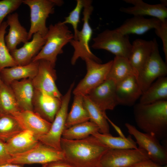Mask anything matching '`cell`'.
Returning <instances> with one entry per match:
<instances>
[{
  "label": "cell",
  "mask_w": 167,
  "mask_h": 167,
  "mask_svg": "<svg viewBox=\"0 0 167 167\" xmlns=\"http://www.w3.org/2000/svg\"><path fill=\"white\" fill-rule=\"evenodd\" d=\"M61 147L64 160L76 167H98L109 149L93 135L77 140L62 138Z\"/></svg>",
  "instance_id": "6da1fadb"
},
{
  "label": "cell",
  "mask_w": 167,
  "mask_h": 167,
  "mask_svg": "<svg viewBox=\"0 0 167 167\" xmlns=\"http://www.w3.org/2000/svg\"><path fill=\"white\" fill-rule=\"evenodd\" d=\"M133 113L137 126L144 133L153 134L159 140L167 138V100L136 104L134 105Z\"/></svg>",
  "instance_id": "7a4b0ae2"
},
{
  "label": "cell",
  "mask_w": 167,
  "mask_h": 167,
  "mask_svg": "<svg viewBox=\"0 0 167 167\" xmlns=\"http://www.w3.org/2000/svg\"><path fill=\"white\" fill-rule=\"evenodd\" d=\"M46 42L32 62L45 60L55 65L58 55L63 52V47L74 39V35L61 22L50 24L45 36Z\"/></svg>",
  "instance_id": "3957f363"
},
{
  "label": "cell",
  "mask_w": 167,
  "mask_h": 167,
  "mask_svg": "<svg viewBox=\"0 0 167 167\" xmlns=\"http://www.w3.org/2000/svg\"><path fill=\"white\" fill-rule=\"evenodd\" d=\"M83 9L82 28L80 31H79L76 39H72L70 42L74 49L71 60V64L75 65L79 58L84 60L87 58H90L101 63L102 61L101 59L91 52L89 45L92 34V29L89 23L90 16L93 10L92 1L84 0Z\"/></svg>",
  "instance_id": "277c9868"
},
{
  "label": "cell",
  "mask_w": 167,
  "mask_h": 167,
  "mask_svg": "<svg viewBox=\"0 0 167 167\" xmlns=\"http://www.w3.org/2000/svg\"><path fill=\"white\" fill-rule=\"evenodd\" d=\"M23 3L28 6L30 9L31 25L28 32L29 40L36 33L45 37L48 30L46 25L47 18L54 13V6H61L63 2L59 0H23Z\"/></svg>",
  "instance_id": "5b68a950"
},
{
  "label": "cell",
  "mask_w": 167,
  "mask_h": 167,
  "mask_svg": "<svg viewBox=\"0 0 167 167\" xmlns=\"http://www.w3.org/2000/svg\"><path fill=\"white\" fill-rule=\"evenodd\" d=\"M93 49H104L115 56L128 58L132 47L128 35H123L116 29H107L93 39Z\"/></svg>",
  "instance_id": "8992f818"
},
{
  "label": "cell",
  "mask_w": 167,
  "mask_h": 167,
  "mask_svg": "<svg viewBox=\"0 0 167 167\" xmlns=\"http://www.w3.org/2000/svg\"><path fill=\"white\" fill-rule=\"evenodd\" d=\"M87 73L74 89V95H88L93 89L100 85L107 78L113 60L102 64L90 58H86Z\"/></svg>",
  "instance_id": "52a82bcc"
},
{
  "label": "cell",
  "mask_w": 167,
  "mask_h": 167,
  "mask_svg": "<svg viewBox=\"0 0 167 167\" xmlns=\"http://www.w3.org/2000/svg\"><path fill=\"white\" fill-rule=\"evenodd\" d=\"M73 83L66 94L61 97V107L56 114L48 132L38 139L42 143L59 150H62L61 141L68 114V105L74 86Z\"/></svg>",
  "instance_id": "ba28073f"
},
{
  "label": "cell",
  "mask_w": 167,
  "mask_h": 167,
  "mask_svg": "<svg viewBox=\"0 0 167 167\" xmlns=\"http://www.w3.org/2000/svg\"><path fill=\"white\" fill-rule=\"evenodd\" d=\"M125 126L129 134L134 137L138 148L144 150L150 160L160 166L167 165V148L161 144L154 135L141 132L129 123H126Z\"/></svg>",
  "instance_id": "9c48e42d"
},
{
  "label": "cell",
  "mask_w": 167,
  "mask_h": 167,
  "mask_svg": "<svg viewBox=\"0 0 167 167\" xmlns=\"http://www.w3.org/2000/svg\"><path fill=\"white\" fill-rule=\"evenodd\" d=\"M152 40L153 46L151 54L137 77L143 93L156 79L166 76L167 74V63L163 61L160 56L156 39L154 38Z\"/></svg>",
  "instance_id": "30bf717a"
},
{
  "label": "cell",
  "mask_w": 167,
  "mask_h": 167,
  "mask_svg": "<svg viewBox=\"0 0 167 167\" xmlns=\"http://www.w3.org/2000/svg\"><path fill=\"white\" fill-rule=\"evenodd\" d=\"M62 160H64V154L62 150H57L39 141L27 151L11 156L9 163L22 165L34 164L43 165Z\"/></svg>",
  "instance_id": "8fae6325"
},
{
  "label": "cell",
  "mask_w": 167,
  "mask_h": 167,
  "mask_svg": "<svg viewBox=\"0 0 167 167\" xmlns=\"http://www.w3.org/2000/svg\"><path fill=\"white\" fill-rule=\"evenodd\" d=\"M149 159L147 153L137 149H109L101 158L98 167H130L140 161Z\"/></svg>",
  "instance_id": "7c38bea8"
},
{
  "label": "cell",
  "mask_w": 167,
  "mask_h": 167,
  "mask_svg": "<svg viewBox=\"0 0 167 167\" xmlns=\"http://www.w3.org/2000/svg\"><path fill=\"white\" fill-rule=\"evenodd\" d=\"M39 61L38 71L32 79L34 89L61 98L62 96L55 83L57 75L54 69L55 66L46 60H40Z\"/></svg>",
  "instance_id": "4fadbf2b"
},
{
  "label": "cell",
  "mask_w": 167,
  "mask_h": 167,
  "mask_svg": "<svg viewBox=\"0 0 167 167\" xmlns=\"http://www.w3.org/2000/svg\"><path fill=\"white\" fill-rule=\"evenodd\" d=\"M61 104V98L54 97L34 89L32 101L33 111L48 122H53Z\"/></svg>",
  "instance_id": "5bb4252c"
},
{
  "label": "cell",
  "mask_w": 167,
  "mask_h": 167,
  "mask_svg": "<svg viewBox=\"0 0 167 167\" xmlns=\"http://www.w3.org/2000/svg\"><path fill=\"white\" fill-rule=\"evenodd\" d=\"M116 83L106 79L87 95L102 111L112 110L118 105L116 93Z\"/></svg>",
  "instance_id": "9a60e30c"
},
{
  "label": "cell",
  "mask_w": 167,
  "mask_h": 167,
  "mask_svg": "<svg viewBox=\"0 0 167 167\" xmlns=\"http://www.w3.org/2000/svg\"><path fill=\"white\" fill-rule=\"evenodd\" d=\"M23 130L32 132L38 139L49 131L51 123L32 111H20L12 115Z\"/></svg>",
  "instance_id": "2e32d148"
},
{
  "label": "cell",
  "mask_w": 167,
  "mask_h": 167,
  "mask_svg": "<svg viewBox=\"0 0 167 167\" xmlns=\"http://www.w3.org/2000/svg\"><path fill=\"white\" fill-rule=\"evenodd\" d=\"M143 92L137 78L131 76L116 84V93L118 105L128 106L134 105Z\"/></svg>",
  "instance_id": "e0dca14e"
},
{
  "label": "cell",
  "mask_w": 167,
  "mask_h": 167,
  "mask_svg": "<svg viewBox=\"0 0 167 167\" xmlns=\"http://www.w3.org/2000/svg\"><path fill=\"white\" fill-rule=\"evenodd\" d=\"M123 1L132 5L133 6L121 7L119 10L122 12L134 16H152L161 21L166 19L167 8L161 3L151 4L142 0H124Z\"/></svg>",
  "instance_id": "ac0fdd59"
},
{
  "label": "cell",
  "mask_w": 167,
  "mask_h": 167,
  "mask_svg": "<svg viewBox=\"0 0 167 167\" xmlns=\"http://www.w3.org/2000/svg\"><path fill=\"white\" fill-rule=\"evenodd\" d=\"M161 23V21L156 18H147L143 16H134L127 19L115 29L124 35L131 34L141 35L151 29H157Z\"/></svg>",
  "instance_id": "d6986e66"
},
{
  "label": "cell",
  "mask_w": 167,
  "mask_h": 167,
  "mask_svg": "<svg viewBox=\"0 0 167 167\" xmlns=\"http://www.w3.org/2000/svg\"><path fill=\"white\" fill-rule=\"evenodd\" d=\"M45 42V37L36 33L33 35L31 41L25 43L22 47L17 48L10 53L17 65H25L32 62Z\"/></svg>",
  "instance_id": "ffe728a7"
},
{
  "label": "cell",
  "mask_w": 167,
  "mask_h": 167,
  "mask_svg": "<svg viewBox=\"0 0 167 167\" xmlns=\"http://www.w3.org/2000/svg\"><path fill=\"white\" fill-rule=\"evenodd\" d=\"M6 22L9 26V32L5 37L6 46L11 53L17 48L18 45L28 41V32L21 24L17 13L9 15Z\"/></svg>",
  "instance_id": "44dd1931"
},
{
  "label": "cell",
  "mask_w": 167,
  "mask_h": 167,
  "mask_svg": "<svg viewBox=\"0 0 167 167\" xmlns=\"http://www.w3.org/2000/svg\"><path fill=\"white\" fill-rule=\"evenodd\" d=\"M21 111H33L32 99L34 88L32 79L16 80L10 85Z\"/></svg>",
  "instance_id": "7402d4cb"
},
{
  "label": "cell",
  "mask_w": 167,
  "mask_h": 167,
  "mask_svg": "<svg viewBox=\"0 0 167 167\" xmlns=\"http://www.w3.org/2000/svg\"><path fill=\"white\" fill-rule=\"evenodd\" d=\"M39 61L32 62L24 65L5 68L0 71L2 80L9 85L12 82L26 79H32L38 71Z\"/></svg>",
  "instance_id": "603a6c76"
},
{
  "label": "cell",
  "mask_w": 167,
  "mask_h": 167,
  "mask_svg": "<svg viewBox=\"0 0 167 167\" xmlns=\"http://www.w3.org/2000/svg\"><path fill=\"white\" fill-rule=\"evenodd\" d=\"M132 45V49L128 59L138 74L151 54L153 41V40L137 39L133 41Z\"/></svg>",
  "instance_id": "cb8c5ba5"
},
{
  "label": "cell",
  "mask_w": 167,
  "mask_h": 167,
  "mask_svg": "<svg viewBox=\"0 0 167 167\" xmlns=\"http://www.w3.org/2000/svg\"><path fill=\"white\" fill-rule=\"evenodd\" d=\"M39 142L32 132L23 130L5 142V145L8 152L12 156L27 151Z\"/></svg>",
  "instance_id": "d4e9b609"
},
{
  "label": "cell",
  "mask_w": 167,
  "mask_h": 167,
  "mask_svg": "<svg viewBox=\"0 0 167 167\" xmlns=\"http://www.w3.org/2000/svg\"><path fill=\"white\" fill-rule=\"evenodd\" d=\"M140 98L139 103L143 104L167 100V77L165 76L158 78Z\"/></svg>",
  "instance_id": "484cf974"
},
{
  "label": "cell",
  "mask_w": 167,
  "mask_h": 167,
  "mask_svg": "<svg viewBox=\"0 0 167 167\" xmlns=\"http://www.w3.org/2000/svg\"><path fill=\"white\" fill-rule=\"evenodd\" d=\"M107 79L113 80L116 84L131 76L137 77L138 73L130 63L128 58L115 56Z\"/></svg>",
  "instance_id": "4316f807"
},
{
  "label": "cell",
  "mask_w": 167,
  "mask_h": 167,
  "mask_svg": "<svg viewBox=\"0 0 167 167\" xmlns=\"http://www.w3.org/2000/svg\"><path fill=\"white\" fill-rule=\"evenodd\" d=\"M98 132H99L98 127L89 121L65 129L63 133L62 138L68 140H80Z\"/></svg>",
  "instance_id": "83f0119b"
},
{
  "label": "cell",
  "mask_w": 167,
  "mask_h": 167,
  "mask_svg": "<svg viewBox=\"0 0 167 167\" xmlns=\"http://www.w3.org/2000/svg\"><path fill=\"white\" fill-rule=\"evenodd\" d=\"M74 96L71 108L67 115L66 129L90 120L88 112L84 105L83 96Z\"/></svg>",
  "instance_id": "f1b7e54d"
},
{
  "label": "cell",
  "mask_w": 167,
  "mask_h": 167,
  "mask_svg": "<svg viewBox=\"0 0 167 167\" xmlns=\"http://www.w3.org/2000/svg\"><path fill=\"white\" fill-rule=\"evenodd\" d=\"M83 101L89 117V121L98 127L100 133L110 134L109 125L105 116V112L102 111L87 95L83 96Z\"/></svg>",
  "instance_id": "f546056e"
},
{
  "label": "cell",
  "mask_w": 167,
  "mask_h": 167,
  "mask_svg": "<svg viewBox=\"0 0 167 167\" xmlns=\"http://www.w3.org/2000/svg\"><path fill=\"white\" fill-rule=\"evenodd\" d=\"M92 135L109 149H125L138 148L136 142L130 135L127 137H114L110 134H104L98 132Z\"/></svg>",
  "instance_id": "4dcf8cb0"
},
{
  "label": "cell",
  "mask_w": 167,
  "mask_h": 167,
  "mask_svg": "<svg viewBox=\"0 0 167 167\" xmlns=\"http://www.w3.org/2000/svg\"><path fill=\"white\" fill-rule=\"evenodd\" d=\"M20 111L10 86L3 83L0 88V114L12 115Z\"/></svg>",
  "instance_id": "1f68e13d"
},
{
  "label": "cell",
  "mask_w": 167,
  "mask_h": 167,
  "mask_svg": "<svg viewBox=\"0 0 167 167\" xmlns=\"http://www.w3.org/2000/svg\"><path fill=\"white\" fill-rule=\"evenodd\" d=\"M23 130L13 115L0 114V140L5 143Z\"/></svg>",
  "instance_id": "d6a6232c"
},
{
  "label": "cell",
  "mask_w": 167,
  "mask_h": 167,
  "mask_svg": "<svg viewBox=\"0 0 167 167\" xmlns=\"http://www.w3.org/2000/svg\"><path fill=\"white\" fill-rule=\"evenodd\" d=\"M6 21L0 26V71L2 69L17 65L9 50L5 40V35L8 26Z\"/></svg>",
  "instance_id": "836d02e7"
},
{
  "label": "cell",
  "mask_w": 167,
  "mask_h": 167,
  "mask_svg": "<svg viewBox=\"0 0 167 167\" xmlns=\"http://www.w3.org/2000/svg\"><path fill=\"white\" fill-rule=\"evenodd\" d=\"M84 5V0H77L75 8L66 17L64 21L61 22L63 24H71L74 31V38L75 40L79 31L78 26L80 22V14Z\"/></svg>",
  "instance_id": "e575fe53"
},
{
  "label": "cell",
  "mask_w": 167,
  "mask_h": 167,
  "mask_svg": "<svg viewBox=\"0 0 167 167\" xmlns=\"http://www.w3.org/2000/svg\"><path fill=\"white\" fill-rule=\"evenodd\" d=\"M23 3V0L0 1V26L4 18L17 10Z\"/></svg>",
  "instance_id": "d590c367"
},
{
  "label": "cell",
  "mask_w": 167,
  "mask_h": 167,
  "mask_svg": "<svg viewBox=\"0 0 167 167\" xmlns=\"http://www.w3.org/2000/svg\"><path fill=\"white\" fill-rule=\"evenodd\" d=\"M156 35L161 39L164 53L165 62L167 63V21L166 19L161 21V25L155 29Z\"/></svg>",
  "instance_id": "8d00e7d4"
},
{
  "label": "cell",
  "mask_w": 167,
  "mask_h": 167,
  "mask_svg": "<svg viewBox=\"0 0 167 167\" xmlns=\"http://www.w3.org/2000/svg\"><path fill=\"white\" fill-rule=\"evenodd\" d=\"M11 157L6 149L5 143L0 140V165L9 164Z\"/></svg>",
  "instance_id": "74e56055"
},
{
  "label": "cell",
  "mask_w": 167,
  "mask_h": 167,
  "mask_svg": "<svg viewBox=\"0 0 167 167\" xmlns=\"http://www.w3.org/2000/svg\"><path fill=\"white\" fill-rule=\"evenodd\" d=\"M41 167H76L65 160L50 162L42 165Z\"/></svg>",
  "instance_id": "f35d334b"
},
{
  "label": "cell",
  "mask_w": 167,
  "mask_h": 167,
  "mask_svg": "<svg viewBox=\"0 0 167 167\" xmlns=\"http://www.w3.org/2000/svg\"><path fill=\"white\" fill-rule=\"evenodd\" d=\"M160 165L150 159H148L138 162L130 167H160Z\"/></svg>",
  "instance_id": "ab89813d"
},
{
  "label": "cell",
  "mask_w": 167,
  "mask_h": 167,
  "mask_svg": "<svg viewBox=\"0 0 167 167\" xmlns=\"http://www.w3.org/2000/svg\"><path fill=\"white\" fill-rule=\"evenodd\" d=\"M105 117L107 120L108 122L112 125L113 127L115 129L117 132L118 133L120 136L122 137H125V136L123 135L119 127L115 124L107 116L106 114L105 115Z\"/></svg>",
  "instance_id": "60d3db41"
},
{
  "label": "cell",
  "mask_w": 167,
  "mask_h": 167,
  "mask_svg": "<svg viewBox=\"0 0 167 167\" xmlns=\"http://www.w3.org/2000/svg\"><path fill=\"white\" fill-rule=\"evenodd\" d=\"M0 167H24L22 165L14 164L9 163L0 165Z\"/></svg>",
  "instance_id": "b9f144b4"
},
{
  "label": "cell",
  "mask_w": 167,
  "mask_h": 167,
  "mask_svg": "<svg viewBox=\"0 0 167 167\" xmlns=\"http://www.w3.org/2000/svg\"><path fill=\"white\" fill-rule=\"evenodd\" d=\"M164 6L166 7L167 5V1L166 0H161V3H160Z\"/></svg>",
  "instance_id": "7bdbcfd3"
},
{
  "label": "cell",
  "mask_w": 167,
  "mask_h": 167,
  "mask_svg": "<svg viewBox=\"0 0 167 167\" xmlns=\"http://www.w3.org/2000/svg\"><path fill=\"white\" fill-rule=\"evenodd\" d=\"M2 84H3V82H2V80L1 76H0V88L2 86Z\"/></svg>",
  "instance_id": "ee69618b"
},
{
  "label": "cell",
  "mask_w": 167,
  "mask_h": 167,
  "mask_svg": "<svg viewBox=\"0 0 167 167\" xmlns=\"http://www.w3.org/2000/svg\"><path fill=\"white\" fill-rule=\"evenodd\" d=\"M160 167H167V165H165L163 166H160Z\"/></svg>",
  "instance_id": "f6af8a7d"
},
{
  "label": "cell",
  "mask_w": 167,
  "mask_h": 167,
  "mask_svg": "<svg viewBox=\"0 0 167 167\" xmlns=\"http://www.w3.org/2000/svg\"></svg>",
  "instance_id": "bcb514c9"
}]
</instances>
